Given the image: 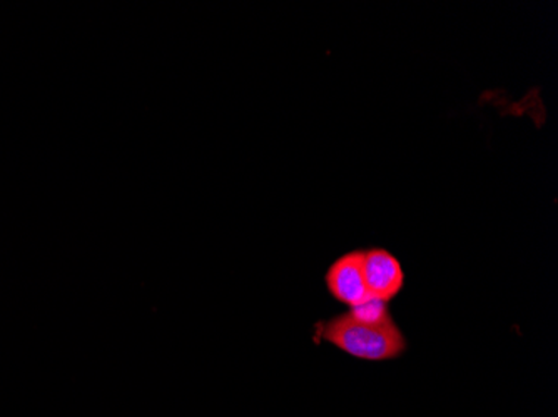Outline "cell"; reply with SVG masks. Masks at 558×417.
Returning <instances> with one entry per match:
<instances>
[{"instance_id":"cell-2","label":"cell","mask_w":558,"mask_h":417,"mask_svg":"<svg viewBox=\"0 0 558 417\" xmlns=\"http://www.w3.org/2000/svg\"><path fill=\"white\" fill-rule=\"evenodd\" d=\"M326 290L338 303L351 307L372 301L363 275V250L354 249L335 259L325 274Z\"/></svg>"},{"instance_id":"cell-1","label":"cell","mask_w":558,"mask_h":417,"mask_svg":"<svg viewBox=\"0 0 558 417\" xmlns=\"http://www.w3.org/2000/svg\"><path fill=\"white\" fill-rule=\"evenodd\" d=\"M315 339L354 359L369 363L398 359L409 349V341L391 316L388 304L375 299L318 322Z\"/></svg>"},{"instance_id":"cell-3","label":"cell","mask_w":558,"mask_h":417,"mask_svg":"<svg viewBox=\"0 0 558 417\" xmlns=\"http://www.w3.org/2000/svg\"><path fill=\"white\" fill-rule=\"evenodd\" d=\"M363 275L369 297L391 303L404 287V271L395 254L384 247L363 250Z\"/></svg>"}]
</instances>
